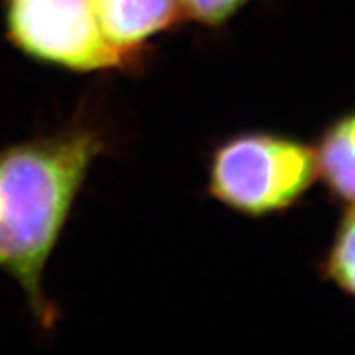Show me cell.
Instances as JSON below:
<instances>
[{"label":"cell","mask_w":355,"mask_h":355,"mask_svg":"<svg viewBox=\"0 0 355 355\" xmlns=\"http://www.w3.org/2000/svg\"><path fill=\"white\" fill-rule=\"evenodd\" d=\"M254 0H182L187 20L207 29L225 28Z\"/></svg>","instance_id":"52a82bcc"},{"label":"cell","mask_w":355,"mask_h":355,"mask_svg":"<svg viewBox=\"0 0 355 355\" xmlns=\"http://www.w3.org/2000/svg\"><path fill=\"white\" fill-rule=\"evenodd\" d=\"M4 37L40 66L73 75L138 71L105 40L89 0H2Z\"/></svg>","instance_id":"3957f363"},{"label":"cell","mask_w":355,"mask_h":355,"mask_svg":"<svg viewBox=\"0 0 355 355\" xmlns=\"http://www.w3.org/2000/svg\"><path fill=\"white\" fill-rule=\"evenodd\" d=\"M103 37L136 69L156 38L187 20L182 0H89Z\"/></svg>","instance_id":"277c9868"},{"label":"cell","mask_w":355,"mask_h":355,"mask_svg":"<svg viewBox=\"0 0 355 355\" xmlns=\"http://www.w3.org/2000/svg\"><path fill=\"white\" fill-rule=\"evenodd\" d=\"M315 176V153L303 141L272 131H239L212 147L205 192L236 214L263 220L294 209Z\"/></svg>","instance_id":"7a4b0ae2"},{"label":"cell","mask_w":355,"mask_h":355,"mask_svg":"<svg viewBox=\"0 0 355 355\" xmlns=\"http://www.w3.org/2000/svg\"><path fill=\"white\" fill-rule=\"evenodd\" d=\"M321 270L324 279L355 297V207L343 216Z\"/></svg>","instance_id":"8992f818"},{"label":"cell","mask_w":355,"mask_h":355,"mask_svg":"<svg viewBox=\"0 0 355 355\" xmlns=\"http://www.w3.org/2000/svg\"><path fill=\"white\" fill-rule=\"evenodd\" d=\"M313 153L332 196L355 205V111L328 125Z\"/></svg>","instance_id":"5b68a950"},{"label":"cell","mask_w":355,"mask_h":355,"mask_svg":"<svg viewBox=\"0 0 355 355\" xmlns=\"http://www.w3.org/2000/svg\"><path fill=\"white\" fill-rule=\"evenodd\" d=\"M111 144L107 125L84 109L55 131L0 147V270L22 290L42 332L62 318L44 286L47 263Z\"/></svg>","instance_id":"6da1fadb"}]
</instances>
